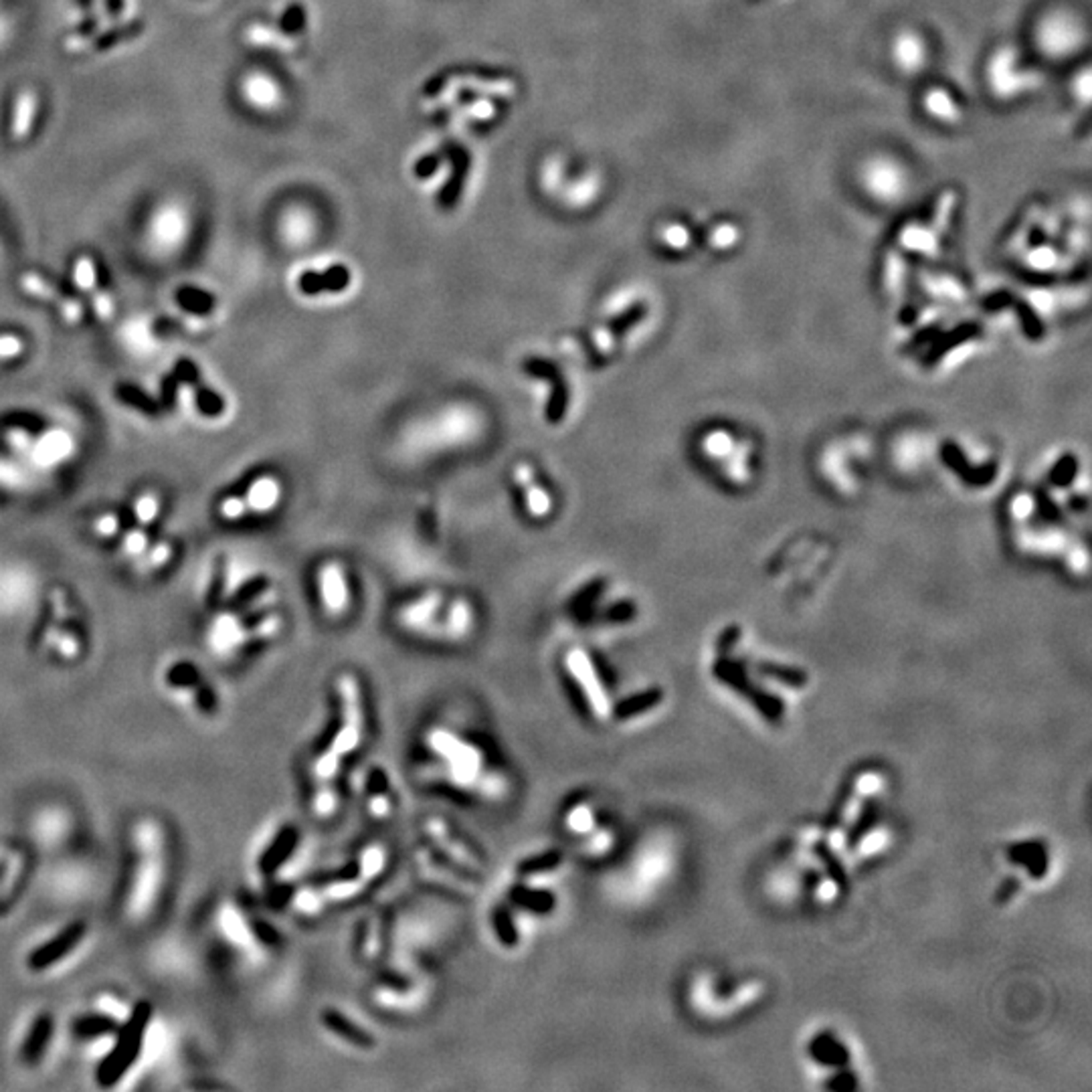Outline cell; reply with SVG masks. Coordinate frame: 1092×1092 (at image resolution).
<instances>
[{
  "instance_id": "cell-1",
  "label": "cell",
  "mask_w": 1092,
  "mask_h": 1092,
  "mask_svg": "<svg viewBox=\"0 0 1092 1092\" xmlns=\"http://www.w3.org/2000/svg\"><path fill=\"white\" fill-rule=\"evenodd\" d=\"M336 722L314 752V773L322 783L336 779L344 759L360 747L366 735L363 692H360L357 676L350 671H344L336 680Z\"/></svg>"
},
{
  "instance_id": "cell-2",
  "label": "cell",
  "mask_w": 1092,
  "mask_h": 1092,
  "mask_svg": "<svg viewBox=\"0 0 1092 1092\" xmlns=\"http://www.w3.org/2000/svg\"><path fill=\"white\" fill-rule=\"evenodd\" d=\"M427 744L444 763L447 783L468 789L486 799H494L506 791L502 773L486 765L484 751L474 741L457 736L452 730L435 728L427 736Z\"/></svg>"
},
{
  "instance_id": "cell-3",
  "label": "cell",
  "mask_w": 1092,
  "mask_h": 1092,
  "mask_svg": "<svg viewBox=\"0 0 1092 1092\" xmlns=\"http://www.w3.org/2000/svg\"><path fill=\"white\" fill-rule=\"evenodd\" d=\"M197 209L182 190H165L150 201L142 219V243L158 260L182 253L195 233Z\"/></svg>"
},
{
  "instance_id": "cell-4",
  "label": "cell",
  "mask_w": 1092,
  "mask_h": 1092,
  "mask_svg": "<svg viewBox=\"0 0 1092 1092\" xmlns=\"http://www.w3.org/2000/svg\"><path fill=\"white\" fill-rule=\"evenodd\" d=\"M152 1014L154 1008L150 1001H138L128 1020H125L124 1025H120V1030L116 1032L117 1040L114 1048L106 1054V1058L100 1062L98 1072H95L100 1087H114V1084L120 1082L124 1076L128 1074V1070L134 1066L136 1058L140 1056V1052H142Z\"/></svg>"
},
{
  "instance_id": "cell-5",
  "label": "cell",
  "mask_w": 1092,
  "mask_h": 1092,
  "mask_svg": "<svg viewBox=\"0 0 1092 1092\" xmlns=\"http://www.w3.org/2000/svg\"><path fill=\"white\" fill-rule=\"evenodd\" d=\"M1036 45L1046 57L1068 59L1079 53L1087 43V28L1076 14L1068 11L1048 12L1036 27Z\"/></svg>"
},
{
  "instance_id": "cell-6",
  "label": "cell",
  "mask_w": 1092,
  "mask_h": 1092,
  "mask_svg": "<svg viewBox=\"0 0 1092 1092\" xmlns=\"http://www.w3.org/2000/svg\"><path fill=\"white\" fill-rule=\"evenodd\" d=\"M862 189L880 205H896L909 195V173L892 157H874L862 165Z\"/></svg>"
},
{
  "instance_id": "cell-7",
  "label": "cell",
  "mask_w": 1092,
  "mask_h": 1092,
  "mask_svg": "<svg viewBox=\"0 0 1092 1092\" xmlns=\"http://www.w3.org/2000/svg\"><path fill=\"white\" fill-rule=\"evenodd\" d=\"M43 109H45V103L36 87L23 85L14 90L4 109L6 138L12 144H23L31 140L41 125Z\"/></svg>"
},
{
  "instance_id": "cell-8",
  "label": "cell",
  "mask_w": 1092,
  "mask_h": 1092,
  "mask_svg": "<svg viewBox=\"0 0 1092 1092\" xmlns=\"http://www.w3.org/2000/svg\"><path fill=\"white\" fill-rule=\"evenodd\" d=\"M425 836L430 839V846L438 850L441 855H446L449 862H454L470 874H478L484 870V860L476 847L471 846L466 838L460 836L452 825L439 817H430L425 822Z\"/></svg>"
},
{
  "instance_id": "cell-9",
  "label": "cell",
  "mask_w": 1092,
  "mask_h": 1092,
  "mask_svg": "<svg viewBox=\"0 0 1092 1092\" xmlns=\"http://www.w3.org/2000/svg\"><path fill=\"white\" fill-rule=\"evenodd\" d=\"M565 663L569 674L573 676V680H577V684L581 686V692L582 696H585L589 708H591V712L599 719L607 717L611 712L609 695L607 690H605L599 671H597L589 654L581 647H573L569 649V654H566Z\"/></svg>"
},
{
  "instance_id": "cell-10",
  "label": "cell",
  "mask_w": 1092,
  "mask_h": 1092,
  "mask_svg": "<svg viewBox=\"0 0 1092 1092\" xmlns=\"http://www.w3.org/2000/svg\"><path fill=\"white\" fill-rule=\"evenodd\" d=\"M282 496V486L273 476H261L249 486L243 496L225 498L219 506V514L225 520H237L249 512H269Z\"/></svg>"
},
{
  "instance_id": "cell-11",
  "label": "cell",
  "mask_w": 1092,
  "mask_h": 1092,
  "mask_svg": "<svg viewBox=\"0 0 1092 1092\" xmlns=\"http://www.w3.org/2000/svg\"><path fill=\"white\" fill-rule=\"evenodd\" d=\"M522 368H524V373L550 382L552 393H550L549 403H546V419H549V423L563 422L565 413H566V405H569V390H566L565 379H563V374H560L558 368L552 365L550 360H542V358L524 360Z\"/></svg>"
},
{
  "instance_id": "cell-12",
  "label": "cell",
  "mask_w": 1092,
  "mask_h": 1092,
  "mask_svg": "<svg viewBox=\"0 0 1092 1092\" xmlns=\"http://www.w3.org/2000/svg\"><path fill=\"white\" fill-rule=\"evenodd\" d=\"M990 84L992 90L1001 98H1016V95L1025 92V87H1030L1032 76H1025V71L1017 69V57L1014 51L1003 49L992 59Z\"/></svg>"
},
{
  "instance_id": "cell-13",
  "label": "cell",
  "mask_w": 1092,
  "mask_h": 1092,
  "mask_svg": "<svg viewBox=\"0 0 1092 1092\" xmlns=\"http://www.w3.org/2000/svg\"><path fill=\"white\" fill-rule=\"evenodd\" d=\"M85 935V922H71L63 928L61 933L53 939L47 941L45 944H41L39 949L33 951L31 957H28V968L33 971H45L49 968H53L55 963L61 961L63 957H68L73 949L77 947L79 941L84 939Z\"/></svg>"
},
{
  "instance_id": "cell-14",
  "label": "cell",
  "mask_w": 1092,
  "mask_h": 1092,
  "mask_svg": "<svg viewBox=\"0 0 1092 1092\" xmlns=\"http://www.w3.org/2000/svg\"><path fill=\"white\" fill-rule=\"evenodd\" d=\"M417 862L427 876L433 878V880H439L441 884H447L449 888L470 892L476 887L470 872L454 864V862H449L446 855H441L438 850H433V847L431 850L427 847V852H419Z\"/></svg>"
},
{
  "instance_id": "cell-15",
  "label": "cell",
  "mask_w": 1092,
  "mask_h": 1092,
  "mask_svg": "<svg viewBox=\"0 0 1092 1092\" xmlns=\"http://www.w3.org/2000/svg\"><path fill=\"white\" fill-rule=\"evenodd\" d=\"M20 287H23L28 296L53 304L68 324H79L84 320V306H81L76 298L65 296V293L55 290L45 279L35 276V273H27V276L20 277Z\"/></svg>"
},
{
  "instance_id": "cell-16",
  "label": "cell",
  "mask_w": 1092,
  "mask_h": 1092,
  "mask_svg": "<svg viewBox=\"0 0 1092 1092\" xmlns=\"http://www.w3.org/2000/svg\"><path fill=\"white\" fill-rule=\"evenodd\" d=\"M892 61L904 76H917L928 61V47L925 39L914 31H903L892 41Z\"/></svg>"
},
{
  "instance_id": "cell-17",
  "label": "cell",
  "mask_w": 1092,
  "mask_h": 1092,
  "mask_svg": "<svg viewBox=\"0 0 1092 1092\" xmlns=\"http://www.w3.org/2000/svg\"><path fill=\"white\" fill-rule=\"evenodd\" d=\"M320 595L324 609L332 617L342 615L349 607V587H346L342 566L338 563H326L320 569Z\"/></svg>"
},
{
  "instance_id": "cell-18",
  "label": "cell",
  "mask_w": 1092,
  "mask_h": 1092,
  "mask_svg": "<svg viewBox=\"0 0 1092 1092\" xmlns=\"http://www.w3.org/2000/svg\"><path fill=\"white\" fill-rule=\"evenodd\" d=\"M73 279H76L79 290L85 292L87 296L92 298L93 309L98 312L100 318L112 320L114 301L106 292H101L98 287V271H95V263L92 257H87V255L79 257L76 265H73Z\"/></svg>"
},
{
  "instance_id": "cell-19",
  "label": "cell",
  "mask_w": 1092,
  "mask_h": 1092,
  "mask_svg": "<svg viewBox=\"0 0 1092 1092\" xmlns=\"http://www.w3.org/2000/svg\"><path fill=\"white\" fill-rule=\"evenodd\" d=\"M1008 860L1028 870L1032 880H1042L1050 868L1048 847L1042 839H1024L1008 847Z\"/></svg>"
},
{
  "instance_id": "cell-20",
  "label": "cell",
  "mask_w": 1092,
  "mask_h": 1092,
  "mask_svg": "<svg viewBox=\"0 0 1092 1092\" xmlns=\"http://www.w3.org/2000/svg\"><path fill=\"white\" fill-rule=\"evenodd\" d=\"M366 811L374 819H385L393 811V795H390V781L381 767H373L366 773L365 781Z\"/></svg>"
},
{
  "instance_id": "cell-21",
  "label": "cell",
  "mask_w": 1092,
  "mask_h": 1092,
  "mask_svg": "<svg viewBox=\"0 0 1092 1092\" xmlns=\"http://www.w3.org/2000/svg\"><path fill=\"white\" fill-rule=\"evenodd\" d=\"M298 842H300V831L293 828V825H285V828L279 830L277 836L271 839L268 850H265L260 858L261 872L265 876L276 874L277 870L292 858L293 850L298 847Z\"/></svg>"
},
{
  "instance_id": "cell-22",
  "label": "cell",
  "mask_w": 1092,
  "mask_h": 1092,
  "mask_svg": "<svg viewBox=\"0 0 1092 1092\" xmlns=\"http://www.w3.org/2000/svg\"><path fill=\"white\" fill-rule=\"evenodd\" d=\"M514 478H516V482L520 484V488L524 490V498H526L530 516H534V518H544V516H549L550 508H552V500L549 496V492H546L542 486L536 482V476H534L533 468H530V463L526 462L516 463Z\"/></svg>"
},
{
  "instance_id": "cell-23",
  "label": "cell",
  "mask_w": 1092,
  "mask_h": 1092,
  "mask_svg": "<svg viewBox=\"0 0 1092 1092\" xmlns=\"http://www.w3.org/2000/svg\"><path fill=\"white\" fill-rule=\"evenodd\" d=\"M807 1052L817 1064L830 1068H844L852 1060V1054L846 1044L831 1032H822V1034L811 1038Z\"/></svg>"
},
{
  "instance_id": "cell-24",
  "label": "cell",
  "mask_w": 1092,
  "mask_h": 1092,
  "mask_svg": "<svg viewBox=\"0 0 1092 1092\" xmlns=\"http://www.w3.org/2000/svg\"><path fill=\"white\" fill-rule=\"evenodd\" d=\"M322 1024L324 1028L332 1032L336 1038L344 1040V1042H349L354 1048H360V1050H371V1048H374V1038L368 1034L366 1030L360 1028L358 1024H354L344 1014L338 1012V1009H324Z\"/></svg>"
},
{
  "instance_id": "cell-25",
  "label": "cell",
  "mask_w": 1092,
  "mask_h": 1092,
  "mask_svg": "<svg viewBox=\"0 0 1092 1092\" xmlns=\"http://www.w3.org/2000/svg\"><path fill=\"white\" fill-rule=\"evenodd\" d=\"M239 95L249 108L255 109H271L277 101V87L273 81L263 76L260 71L247 73L239 81Z\"/></svg>"
},
{
  "instance_id": "cell-26",
  "label": "cell",
  "mask_w": 1092,
  "mask_h": 1092,
  "mask_svg": "<svg viewBox=\"0 0 1092 1092\" xmlns=\"http://www.w3.org/2000/svg\"><path fill=\"white\" fill-rule=\"evenodd\" d=\"M510 903L514 906H518L520 911H526L533 914H549L555 911L557 898L550 890L534 887V884H530V882L518 880V884H514L510 890Z\"/></svg>"
},
{
  "instance_id": "cell-27",
  "label": "cell",
  "mask_w": 1092,
  "mask_h": 1092,
  "mask_svg": "<svg viewBox=\"0 0 1092 1092\" xmlns=\"http://www.w3.org/2000/svg\"><path fill=\"white\" fill-rule=\"evenodd\" d=\"M366 884L368 882L357 872V868L352 864V868L346 870L341 876H334L320 884V892L322 896L326 898V903H349V900L357 898L360 892L366 888Z\"/></svg>"
},
{
  "instance_id": "cell-28",
  "label": "cell",
  "mask_w": 1092,
  "mask_h": 1092,
  "mask_svg": "<svg viewBox=\"0 0 1092 1092\" xmlns=\"http://www.w3.org/2000/svg\"><path fill=\"white\" fill-rule=\"evenodd\" d=\"M563 822H565V828L571 831V836H577L579 839H582L601 823V817L599 814H597V809L591 801L579 799V801H573L571 806L566 807Z\"/></svg>"
},
{
  "instance_id": "cell-29",
  "label": "cell",
  "mask_w": 1092,
  "mask_h": 1092,
  "mask_svg": "<svg viewBox=\"0 0 1092 1092\" xmlns=\"http://www.w3.org/2000/svg\"><path fill=\"white\" fill-rule=\"evenodd\" d=\"M51 1034H53V1017H51L49 1014H43L36 1017L25 1038L23 1050H20V1056H23L27 1064H35V1062H39V1058L47 1050Z\"/></svg>"
},
{
  "instance_id": "cell-30",
  "label": "cell",
  "mask_w": 1092,
  "mask_h": 1092,
  "mask_svg": "<svg viewBox=\"0 0 1092 1092\" xmlns=\"http://www.w3.org/2000/svg\"><path fill=\"white\" fill-rule=\"evenodd\" d=\"M350 282V271L342 268V265H336V268L328 269L326 273H306V276H301L300 279V287L304 293H320V292H342L344 287H349Z\"/></svg>"
},
{
  "instance_id": "cell-31",
  "label": "cell",
  "mask_w": 1092,
  "mask_h": 1092,
  "mask_svg": "<svg viewBox=\"0 0 1092 1092\" xmlns=\"http://www.w3.org/2000/svg\"><path fill=\"white\" fill-rule=\"evenodd\" d=\"M663 698V692L660 688H649L646 692H639V695H633L630 698L622 700V703H617L614 708H611V714H614L615 720L625 722L639 717V714H646L647 711H652V708L658 706Z\"/></svg>"
},
{
  "instance_id": "cell-32",
  "label": "cell",
  "mask_w": 1092,
  "mask_h": 1092,
  "mask_svg": "<svg viewBox=\"0 0 1092 1092\" xmlns=\"http://www.w3.org/2000/svg\"><path fill=\"white\" fill-rule=\"evenodd\" d=\"M641 314H644V309H641V308L639 309H633V312L625 314V316H619L617 320H611L609 324H605V326L597 328L593 338H591L593 349L599 352V354H607L611 349H614V344H615L617 338L622 336L627 328H631L633 324H636L641 318Z\"/></svg>"
},
{
  "instance_id": "cell-33",
  "label": "cell",
  "mask_w": 1092,
  "mask_h": 1092,
  "mask_svg": "<svg viewBox=\"0 0 1092 1092\" xmlns=\"http://www.w3.org/2000/svg\"><path fill=\"white\" fill-rule=\"evenodd\" d=\"M117 1030H120V1024L106 1014H85L76 1017L71 1024V1034L79 1040L109 1036L116 1034Z\"/></svg>"
},
{
  "instance_id": "cell-34",
  "label": "cell",
  "mask_w": 1092,
  "mask_h": 1092,
  "mask_svg": "<svg viewBox=\"0 0 1092 1092\" xmlns=\"http://www.w3.org/2000/svg\"><path fill=\"white\" fill-rule=\"evenodd\" d=\"M563 860H565V855L555 850L530 855V858L522 860L518 868H516V876H518V880L533 882L536 880V878L555 872V870L563 866Z\"/></svg>"
},
{
  "instance_id": "cell-35",
  "label": "cell",
  "mask_w": 1092,
  "mask_h": 1092,
  "mask_svg": "<svg viewBox=\"0 0 1092 1092\" xmlns=\"http://www.w3.org/2000/svg\"><path fill=\"white\" fill-rule=\"evenodd\" d=\"M878 817H880V809H878L876 799H866L858 819H855V822L852 823V828L847 830V836H846L847 847L855 850V847L864 842V838L868 836V833L876 828Z\"/></svg>"
},
{
  "instance_id": "cell-36",
  "label": "cell",
  "mask_w": 1092,
  "mask_h": 1092,
  "mask_svg": "<svg viewBox=\"0 0 1092 1092\" xmlns=\"http://www.w3.org/2000/svg\"><path fill=\"white\" fill-rule=\"evenodd\" d=\"M389 854L385 847L381 844H371L366 846L363 852H360L358 860L354 862V868H357V872L365 878L366 882L374 880V878H379L382 874V870L387 866Z\"/></svg>"
},
{
  "instance_id": "cell-37",
  "label": "cell",
  "mask_w": 1092,
  "mask_h": 1092,
  "mask_svg": "<svg viewBox=\"0 0 1092 1092\" xmlns=\"http://www.w3.org/2000/svg\"><path fill=\"white\" fill-rule=\"evenodd\" d=\"M814 854H815V858H819V862H822V864H823L825 872L830 874L831 884H836L838 888L846 890L847 888V874H846V868L842 864V860L838 858V854L833 852L831 847L825 844V842H815Z\"/></svg>"
},
{
  "instance_id": "cell-38",
  "label": "cell",
  "mask_w": 1092,
  "mask_h": 1092,
  "mask_svg": "<svg viewBox=\"0 0 1092 1092\" xmlns=\"http://www.w3.org/2000/svg\"><path fill=\"white\" fill-rule=\"evenodd\" d=\"M19 33V12L14 0H0V53L12 45Z\"/></svg>"
},
{
  "instance_id": "cell-39",
  "label": "cell",
  "mask_w": 1092,
  "mask_h": 1092,
  "mask_svg": "<svg viewBox=\"0 0 1092 1092\" xmlns=\"http://www.w3.org/2000/svg\"><path fill=\"white\" fill-rule=\"evenodd\" d=\"M492 928L502 944H506V947H516V944H518V928H516L512 912L508 911L506 906H498V909L492 911Z\"/></svg>"
},
{
  "instance_id": "cell-40",
  "label": "cell",
  "mask_w": 1092,
  "mask_h": 1092,
  "mask_svg": "<svg viewBox=\"0 0 1092 1092\" xmlns=\"http://www.w3.org/2000/svg\"><path fill=\"white\" fill-rule=\"evenodd\" d=\"M925 106H927V112L941 122H953L959 117L957 103L951 100L949 93H944L941 90L928 92Z\"/></svg>"
},
{
  "instance_id": "cell-41",
  "label": "cell",
  "mask_w": 1092,
  "mask_h": 1092,
  "mask_svg": "<svg viewBox=\"0 0 1092 1092\" xmlns=\"http://www.w3.org/2000/svg\"><path fill=\"white\" fill-rule=\"evenodd\" d=\"M382 949V928L381 922L376 919H371L365 922V928L360 931V939H358V951L360 955H363L366 961H374L376 957L381 955Z\"/></svg>"
},
{
  "instance_id": "cell-42",
  "label": "cell",
  "mask_w": 1092,
  "mask_h": 1092,
  "mask_svg": "<svg viewBox=\"0 0 1092 1092\" xmlns=\"http://www.w3.org/2000/svg\"><path fill=\"white\" fill-rule=\"evenodd\" d=\"M160 508H162V500H160L158 492L149 490V492L140 494L134 504V518H136L138 526L149 528L150 524L158 518Z\"/></svg>"
},
{
  "instance_id": "cell-43",
  "label": "cell",
  "mask_w": 1092,
  "mask_h": 1092,
  "mask_svg": "<svg viewBox=\"0 0 1092 1092\" xmlns=\"http://www.w3.org/2000/svg\"><path fill=\"white\" fill-rule=\"evenodd\" d=\"M171 558H173V542L171 541H160V542L154 544V549H150L149 552H146V557H142V558L138 560V563H136V573L146 574V573H150V571H158Z\"/></svg>"
},
{
  "instance_id": "cell-44",
  "label": "cell",
  "mask_w": 1092,
  "mask_h": 1092,
  "mask_svg": "<svg viewBox=\"0 0 1092 1092\" xmlns=\"http://www.w3.org/2000/svg\"><path fill=\"white\" fill-rule=\"evenodd\" d=\"M611 844H614V831L607 823H599L589 836L581 839V847L587 855H601L609 852Z\"/></svg>"
},
{
  "instance_id": "cell-45",
  "label": "cell",
  "mask_w": 1092,
  "mask_h": 1092,
  "mask_svg": "<svg viewBox=\"0 0 1092 1092\" xmlns=\"http://www.w3.org/2000/svg\"><path fill=\"white\" fill-rule=\"evenodd\" d=\"M759 671H761L763 676H769L787 686H793V688H801V686L807 684V676L803 674V670L785 668V666H779V663H761V666H759Z\"/></svg>"
},
{
  "instance_id": "cell-46",
  "label": "cell",
  "mask_w": 1092,
  "mask_h": 1092,
  "mask_svg": "<svg viewBox=\"0 0 1092 1092\" xmlns=\"http://www.w3.org/2000/svg\"><path fill=\"white\" fill-rule=\"evenodd\" d=\"M146 549H149V528L138 526L136 524V526L125 530L122 538V552L125 557L138 558Z\"/></svg>"
},
{
  "instance_id": "cell-47",
  "label": "cell",
  "mask_w": 1092,
  "mask_h": 1092,
  "mask_svg": "<svg viewBox=\"0 0 1092 1092\" xmlns=\"http://www.w3.org/2000/svg\"><path fill=\"white\" fill-rule=\"evenodd\" d=\"M166 680L173 688H197L201 684V676H198L193 663H179V666L168 671Z\"/></svg>"
},
{
  "instance_id": "cell-48",
  "label": "cell",
  "mask_w": 1092,
  "mask_h": 1092,
  "mask_svg": "<svg viewBox=\"0 0 1092 1092\" xmlns=\"http://www.w3.org/2000/svg\"><path fill=\"white\" fill-rule=\"evenodd\" d=\"M603 585H605L603 579H597V581H591V582H589V585L582 587L581 591H579V595H574L573 599H571V611H573V614L581 615V614H585V611L591 609V605L595 603L597 597H599Z\"/></svg>"
},
{
  "instance_id": "cell-49",
  "label": "cell",
  "mask_w": 1092,
  "mask_h": 1092,
  "mask_svg": "<svg viewBox=\"0 0 1092 1092\" xmlns=\"http://www.w3.org/2000/svg\"><path fill=\"white\" fill-rule=\"evenodd\" d=\"M27 350V344L23 341V336L12 334V332H4V334H0V363H11V360H17L19 357H23Z\"/></svg>"
},
{
  "instance_id": "cell-50",
  "label": "cell",
  "mask_w": 1092,
  "mask_h": 1092,
  "mask_svg": "<svg viewBox=\"0 0 1092 1092\" xmlns=\"http://www.w3.org/2000/svg\"><path fill=\"white\" fill-rule=\"evenodd\" d=\"M314 806H316V811H318L320 815L334 814V811L338 809V806H341V795H338V791H336L334 781L322 783V789L318 791V795H316Z\"/></svg>"
},
{
  "instance_id": "cell-51",
  "label": "cell",
  "mask_w": 1092,
  "mask_h": 1092,
  "mask_svg": "<svg viewBox=\"0 0 1092 1092\" xmlns=\"http://www.w3.org/2000/svg\"><path fill=\"white\" fill-rule=\"evenodd\" d=\"M51 605H53V623H51V625H55L57 630H59V627H61L63 623H69L71 622L73 614H71L69 597H68V593H65V589L57 587V589H53V591H51Z\"/></svg>"
},
{
  "instance_id": "cell-52",
  "label": "cell",
  "mask_w": 1092,
  "mask_h": 1092,
  "mask_svg": "<svg viewBox=\"0 0 1092 1092\" xmlns=\"http://www.w3.org/2000/svg\"><path fill=\"white\" fill-rule=\"evenodd\" d=\"M633 617H636V607H633V603L630 601H619L597 615L599 622H609V623H625Z\"/></svg>"
},
{
  "instance_id": "cell-53",
  "label": "cell",
  "mask_w": 1092,
  "mask_h": 1092,
  "mask_svg": "<svg viewBox=\"0 0 1092 1092\" xmlns=\"http://www.w3.org/2000/svg\"><path fill=\"white\" fill-rule=\"evenodd\" d=\"M854 785H855V783H846L844 791L839 793V797H838V799H836V803H833V809L830 811L828 819H825V828H828V830L838 828L839 822H842V817H844V814H846L847 803H850L852 795H854Z\"/></svg>"
},
{
  "instance_id": "cell-54",
  "label": "cell",
  "mask_w": 1092,
  "mask_h": 1092,
  "mask_svg": "<svg viewBox=\"0 0 1092 1092\" xmlns=\"http://www.w3.org/2000/svg\"><path fill=\"white\" fill-rule=\"evenodd\" d=\"M268 589H269V579L257 577V579L247 582V585L241 589L239 595L233 599V605H235V607H243V605L255 601L257 597L263 595L265 591H268Z\"/></svg>"
},
{
  "instance_id": "cell-55",
  "label": "cell",
  "mask_w": 1092,
  "mask_h": 1092,
  "mask_svg": "<svg viewBox=\"0 0 1092 1092\" xmlns=\"http://www.w3.org/2000/svg\"><path fill=\"white\" fill-rule=\"evenodd\" d=\"M122 528H124L122 518H120V514H116V512L101 514L100 518L93 522L95 534H100L101 538H114L122 533Z\"/></svg>"
},
{
  "instance_id": "cell-56",
  "label": "cell",
  "mask_w": 1092,
  "mask_h": 1092,
  "mask_svg": "<svg viewBox=\"0 0 1092 1092\" xmlns=\"http://www.w3.org/2000/svg\"><path fill=\"white\" fill-rule=\"evenodd\" d=\"M1020 887H1022L1020 878H1016V876L1003 878L998 892H995V898H993L995 904H1008L1009 900H1012L1017 892H1020Z\"/></svg>"
},
{
  "instance_id": "cell-57",
  "label": "cell",
  "mask_w": 1092,
  "mask_h": 1092,
  "mask_svg": "<svg viewBox=\"0 0 1092 1092\" xmlns=\"http://www.w3.org/2000/svg\"><path fill=\"white\" fill-rule=\"evenodd\" d=\"M195 692H197V706L201 708L203 712L211 714L217 711V696H215V692L209 688V686L201 682L195 688Z\"/></svg>"
},
{
  "instance_id": "cell-58",
  "label": "cell",
  "mask_w": 1092,
  "mask_h": 1092,
  "mask_svg": "<svg viewBox=\"0 0 1092 1092\" xmlns=\"http://www.w3.org/2000/svg\"><path fill=\"white\" fill-rule=\"evenodd\" d=\"M825 1087L833 1088V1090H850V1088L858 1087V1079H855L854 1072H842V1074L833 1076V1079L825 1084Z\"/></svg>"
},
{
  "instance_id": "cell-59",
  "label": "cell",
  "mask_w": 1092,
  "mask_h": 1092,
  "mask_svg": "<svg viewBox=\"0 0 1092 1092\" xmlns=\"http://www.w3.org/2000/svg\"><path fill=\"white\" fill-rule=\"evenodd\" d=\"M0 253H3V251H0Z\"/></svg>"
}]
</instances>
